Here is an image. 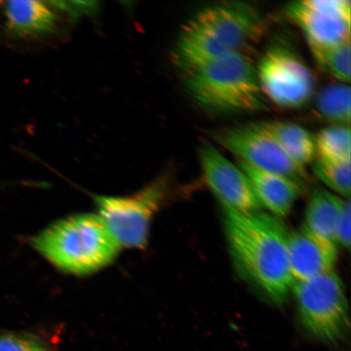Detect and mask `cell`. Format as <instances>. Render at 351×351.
Returning <instances> with one entry per match:
<instances>
[{"label":"cell","instance_id":"obj_9","mask_svg":"<svg viewBox=\"0 0 351 351\" xmlns=\"http://www.w3.org/2000/svg\"><path fill=\"white\" fill-rule=\"evenodd\" d=\"M199 159L205 182L223 208L240 213H256L261 209L247 176L213 145L202 144Z\"/></svg>","mask_w":351,"mask_h":351},{"label":"cell","instance_id":"obj_2","mask_svg":"<svg viewBox=\"0 0 351 351\" xmlns=\"http://www.w3.org/2000/svg\"><path fill=\"white\" fill-rule=\"evenodd\" d=\"M263 26L261 12L248 3L225 1L203 8L182 27L176 63L186 73L221 57L243 53Z\"/></svg>","mask_w":351,"mask_h":351},{"label":"cell","instance_id":"obj_19","mask_svg":"<svg viewBox=\"0 0 351 351\" xmlns=\"http://www.w3.org/2000/svg\"><path fill=\"white\" fill-rule=\"evenodd\" d=\"M350 162L326 160L318 158L313 165L314 173L324 185L336 194L349 197Z\"/></svg>","mask_w":351,"mask_h":351},{"label":"cell","instance_id":"obj_6","mask_svg":"<svg viewBox=\"0 0 351 351\" xmlns=\"http://www.w3.org/2000/svg\"><path fill=\"white\" fill-rule=\"evenodd\" d=\"M168 195V182L162 178L130 196H96L95 204L99 217L121 247L143 248L152 219Z\"/></svg>","mask_w":351,"mask_h":351},{"label":"cell","instance_id":"obj_7","mask_svg":"<svg viewBox=\"0 0 351 351\" xmlns=\"http://www.w3.org/2000/svg\"><path fill=\"white\" fill-rule=\"evenodd\" d=\"M256 68L263 95L278 106L300 108L313 97V73L291 48L282 45L269 47Z\"/></svg>","mask_w":351,"mask_h":351},{"label":"cell","instance_id":"obj_4","mask_svg":"<svg viewBox=\"0 0 351 351\" xmlns=\"http://www.w3.org/2000/svg\"><path fill=\"white\" fill-rule=\"evenodd\" d=\"M183 73L189 94L206 111L221 115L267 109L256 68L243 53L226 56Z\"/></svg>","mask_w":351,"mask_h":351},{"label":"cell","instance_id":"obj_12","mask_svg":"<svg viewBox=\"0 0 351 351\" xmlns=\"http://www.w3.org/2000/svg\"><path fill=\"white\" fill-rule=\"evenodd\" d=\"M237 165L247 176L261 207L276 217L291 213L304 187L283 176L254 168L243 162L238 160Z\"/></svg>","mask_w":351,"mask_h":351},{"label":"cell","instance_id":"obj_21","mask_svg":"<svg viewBox=\"0 0 351 351\" xmlns=\"http://www.w3.org/2000/svg\"><path fill=\"white\" fill-rule=\"evenodd\" d=\"M350 200H345L336 226L335 243L348 249L350 245Z\"/></svg>","mask_w":351,"mask_h":351},{"label":"cell","instance_id":"obj_10","mask_svg":"<svg viewBox=\"0 0 351 351\" xmlns=\"http://www.w3.org/2000/svg\"><path fill=\"white\" fill-rule=\"evenodd\" d=\"M285 12L305 34L309 46L350 41L349 0H302L289 4Z\"/></svg>","mask_w":351,"mask_h":351},{"label":"cell","instance_id":"obj_1","mask_svg":"<svg viewBox=\"0 0 351 351\" xmlns=\"http://www.w3.org/2000/svg\"><path fill=\"white\" fill-rule=\"evenodd\" d=\"M228 247L236 269L267 300L282 304L293 279L288 258L289 232L278 217L261 210L240 213L223 208Z\"/></svg>","mask_w":351,"mask_h":351},{"label":"cell","instance_id":"obj_17","mask_svg":"<svg viewBox=\"0 0 351 351\" xmlns=\"http://www.w3.org/2000/svg\"><path fill=\"white\" fill-rule=\"evenodd\" d=\"M315 63L324 72L349 84L350 81V41L330 46H309Z\"/></svg>","mask_w":351,"mask_h":351},{"label":"cell","instance_id":"obj_5","mask_svg":"<svg viewBox=\"0 0 351 351\" xmlns=\"http://www.w3.org/2000/svg\"><path fill=\"white\" fill-rule=\"evenodd\" d=\"M295 296L300 322L314 339L336 344L350 328V313L345 288L335 271L317 278L295 282Z\"/></svg>","mask_w":351,"mask_h":351},{"label":"cell","instance_id":"obj_11","mask_svg":"<svg viewBox=\"0 0 351 351\" xmlns=\"http://www.w3.org/2000/svg\"><path fill=\"white\" fill-rule=\"evenodd\" d=\"M339 256L333 241L311 234L304 228L288 236V258L293 282L330 273Z\"/></svg>","mask_w":351,"mask_h":351},{"label":"cell","instance_id":"obj_23","mask_svg":"<svg viewBox=\"0 0 351 351\" xmlns=\"http://www.w3.org/2000/svg\"><path fill=\"white\" fill-rule=\"evenodd\" d=\"M0 4H1V3H0Z\"/></svg>","mask_w":351,"mask_h":351},{"label":"cell","instance_id":"obj_20","mask_svg":"<svg viewBox=\"0 0 351 351\" xmlns=\"http://www.w3.org/2000/svg\"><path fill=\"white\" fill-rule=\"evenodd\" d=\"M0 351H50L36 337L27 333L8 332L0 335Z\"/></svg>","mask_w":351,"mask_h":351},{"label":"cell","instance_id":"obj_18","mask_svg":"<svg viewBox=\"0 0 351 351\" xmlns=\"http://www.w3.org/2000/svg\"><path fill=\"white\" fill-rule=\"evenodd\" d=\"M315 138L317 155L319 159L351 161L350 126L333 125L326 127Z\"/></svg>","mask_w":351,"mask_h":351},{"label":"cell","instance_id":"obj_15","mask_svg":"<svg viewBox=\"0 0 351 351\" xmlns=\"http://www.w3.org/2000/svg\"><path fill=\"white\" fill-rule=\"evenodd\" d=\"M261 125L301 168L306 169L317 156L314 136L302 126L287 121L265 122Z\"/></svg>","mask_w":351,"mask_h":351},{"label":"cell","instance_id":"obj_13","mask_svg":"<svg viewBox=\"0 0 351 351\" xmlns=\"http://www.w3.org/2000/svg\"><path fill=\"white\" fill-rule=\"evenodd\" d=\"M7 32L14 37L40 36L53 32L57 21L48 2L8 1L4 5Z\"/></svg>","mask_w":351,"mask_h":351},{"label":"cell","instance_id":"obj_3","mask_svg":"<svg viewBox=\"0 0 351 351\" xmlns=\"http://www.w3.org/2000/svg\"><path fill=\"white\" fill-rule=\"evenodd\" d=\"M33 247L65 273L86 275L110 265L121 245L99 215L81 214L57 221L32 241Z\"/></svg>","mask_w":351,"mask_h":351},{"label":"cell","instance_id":"obj_16","mask_svg":"<svg viewBox=\"0 0 351 351\" xmlns=\"http://www.w3.org/2000/svg\"><path fill=\"white\" fill-rule=\"evenodd\" d=\"M315 106L324 119L337 125L350 126L351 91L349 84L341 83L324 87L317 96Z\"/></svg>","mask_w":351,"mask_h":351},{"label":"cell","instance_id":"obj_8","mask_svg":"<svg viewBox=\"0 0 351 351\" xmlns=\"http://www.w3.org/2000/svg\"><path fill=\"white\" fill-rule=\"evenodd\" d=\"M217 142L243 162L258 169L292 180L306 188V169L297 165L260 124L234 127L218 132Z\"/></svg>","mask_w":351,"mask_h":351},{"label":"cell","instance_id":"obj_22","mask_svg":"<svg viewBox=\"0 0 351 351\" xmlns=\"http://www.w3.org/2000/svg\"><path fill=\"white\" fill-rule=\"evenodd\" d=\"M50 5L58 10H63L69 13L73 16H78L79 14H84L86 12L94 11L97 5L95 2H48Z\"/></svg>","mask_w":351,"mask_h":351},{"label":"cell","instance_id":"obj_14","mask_svg":"<svg viewBox=\"0 0 351 351\" xmlns=\"http://www.w3.org/2000/svg\"><path fill=\"white\" fill-rule=\"evenodd\" d=\"M344 202L330 191L315 189L306 206L304 223L302 228L319 238L335 243L336 226Z\"/></svg>","mask_w":351,"mask_h":351}]
</instances>
